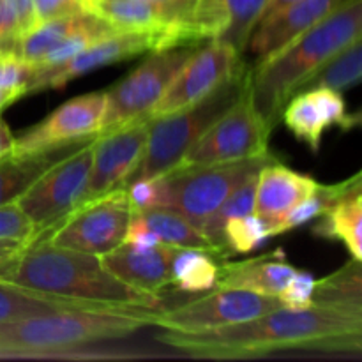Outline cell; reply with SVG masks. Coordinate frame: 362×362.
Returning <instances> with one entry per match:
<instances>
[{
    "instance_id": "cell-34",
    "label": "cell",
    "mask_w": 362,
    "mask_h": 362,
    "mask_svg": "<svg viewBox=\"0 0 362 362\" xmlns=\"http://www.w3.org/2000/svg\"><path fill=\"white\" fill-rule=\"evenodd\" d=\"M131 211L141 212L148 209H166L168 204V187L165 177L133 180L126 186Z\"/></svg>"
},
{
    "instance_id": "cell-6",
    "label": "cell",
    "mask_w": 362,
    "mask_h": 362,
    "mask_svg": "<svg viewBox=\"0 0 362 362\" xmlns=\"http://www.w3.org/2000/svg\"><path fill=\"white\" fill-rule=\"evenodd\" d=\"M276 159L278 158L274 154L265 152L255 158L173 168L163 175L168 187L166 209L179 212L194 226L202 228L237 186H240L251 173Z\"/></svg>"
},
{
    "instance_id": "cell-41",
    "label": "cell",
    "mask_w": 362,
    "mask_h": 362,
    "mask_svg": "<svg viewBox=\"0 0 362 362\" xmlns=\"http://www.w3.org/2000/svg\"><path fill=\"white\" fill-rule=\"evenodd\" d=\"M13 145H14V134L11 133L9 126L0 119V158L6 156L7 152L13 151Z\"/></svg>"
},
{
    "instance_id": "cell-16",
    "label": "cell",
    "mask_w": 362,
    "mask_h": 362,
    "mask_svg": "<svg viewBox=\"0 0 362 362\" xmlns=\"http://www.w3.org/2000/svg\"><path fill=\"white\" fill-rule=\"evenodd\" d=\"M281 119L290 133L311 152L320 151L322 136L329 127L338 126L350 131L361 122L359 113H346L341 92L325 87L306 88L293 94L283 106Z\"/></svg>"
},
{
    "instance_id": "cell-39",
    "label": "cell",
    "mask_w": 362,
    "mask_h": 362,
    "mask_svg": "<svg viewBox=\"0 0 362 362\" xmlns=\"http://www.w3.org/2000/svg\"><path fill=\"white\" fill-rule=\"evenodd\" d=\"M152 2H158L161 4V6H166L170 7V9L175 11V13L179 14L180 21H182L184 34H186L187 42H189V45H198L193 32V18L198 6V0H152Z\"/></svg>"
},
{
    "instance_id": "cell-12",
    "label": "cell",
    "mask_w": 362,
    "mask_h": 362,
    "mask_svg": "<svg viewBox=\"0 0 362 362\" xmlns=\"http://www.w3.org/2000/svg\"><path fill=\"white\" fill-rule=\"evenodd\" d=\"M247 60L226 42L212 39L197 48L161 98L141 119L154 120L194 105L235 74L246 73Z\"/></svg>"
},
{
    "instance_id": "cell-7",
    "label": "cell",
    "mask_w": 362,
    "mask_h": 362,
    "mask_svg": "<svg viewBox=\"0 0 362 362\" xmlns=\"http://www.w3.org/2000/svg\"><path fill=\"white\" fill-rule=\"evenodd\" d=\"M194 49L197 48L193 45L154 49L136 69L110 87L105 92L106 110L99 134L110 133L141 119L161 98L165 88L191 59Z\"/></svg>"
},
{
    "instance_id": "cell-13",
    "label": "cell",
    "mask_w": 362,
    "mask_h": 362,
    "mask_svg": "<svg viewBox=\"0 0 362 362\" xmlns=\"http://www.w3.org/2000/svg\"><path fill=\"white\" fill-rule=\"evenodd\" d=\"M161 49V34L151 30L115 32L85 48L73 59L49 69H37L32 74L25 95L37 94L48 88H62L74 78L98 71L105 66L122 62L145 52Z\"/></svg>"
},
{
    "instance_id": "cell-15",
    "label": "cell",
    "mask_w": 362,
    "mask_h": 362,
    "mask_svg": "<svg viewBox=\"0 0 362 362\" xmlns=\"http://www.w3.org/2000/svg\"><path fill=\"white\" fill-rule=\"evenodd\" d=\"M106 110L105 92H88L69 99L34 126L14 136L16 154L57 147L67 141L99 134Z\"/></svg>"
},
{
    "instance_id": "cell-4",
    "label": "cell",
    "mask_w": 362,
    "mask_h": 362,
    "mask_svg": "<svg viewBox=\"0 0 362 362\" xmlns=\"http://www.w3.org/2000/svg\"><path fill=\"white\" fill-rule=\"evenodd\" d=\"M362 37V0H339L317 25L269 59L247 66L246 92L255 112L271 129L283 106L331 59Z\"/></svg>"
},
{
    "instance_id": "cell-44",
    "label": "cell",
    "mask_w": 362,
    "mask_h": 362,
    "mask_svg": "<svg viewBox=\"0 0 362 362\" xmlns=\"http://www.w3.org/2000/svg\"><path fill=\"white\" fill-rule=\"evenodd\" d=\"M90 2H92V0H90Z\"/></svg>"
},
{
    "instance_id": "cell-19",
    "label": "cell",
    "mask_w": 362,
    "mask_h": 362,
    "mask_svg": "<svg viewBox=\"0 0 362 362\" xmlns=\"http://www.w3.org/2000/svg\"><path fill=\"white\" fill-rule=\"evenodd\" d=\"M98 134L67 141L57 147L42 148L35 152H7L0 158V207L14 204L23 193H27L49 168L66 159L73 152L80 151L85 145L92 144Z\"/></svg>"
},
{
    "instance_id": "cell-1",
    "label": "cell",
    "mask_w": 362,
    "mask_h": 362,
    "mask_svg": "<svg viewBox=\"0 0 362 362\" xmlns=\"http://www.w3.org/2000/svg\"><path fill=\"white\" fill-rule=\"evenodd\" d=\"M156 341L180 357L246 361L274 356L361 359L362 315L310 304L276 308L253 320L198 332L161 331Z\"/></svg>"
},
{
    "instance_id": "cell-24",
    "label": "cell",
    "mask_w": 362,
    "mask_h": 362,
    "mask_svg": "<svg viewBox=\"0 0 362 362\" xmlns=\"http://www.w3.org/2000/svg\"><path fill=\"white\" fill-rule=\"evenodd\" d=\"M311 304L362 315L361 260L352 258L341 269L322 279H315Z\"/></svg>"
},
{
    "instance_id": "cell-38",
    "label": "cell",
    "mask_w": 362,
    "mask_h": 362,
    "mask_svg": "<svg viewBox=\"0 0 362 362\" xmlns=\"http://www.w3.org/2000/svg\"><path fill=\"white\" fill-rule=\"evenodd\" d=\"M124 244H129V246L136 247V250H152V247L163 244V240L136 214H131V221L126 230Z\"/></svg>"
},
{
    "instance_id": "cell-9",
    "label": "cell",
    "mask_w": 362,
    "mask_h": 362,
    "mask_svg": "<svg viewBox=\"0 0 362 362\" xmlns=\"http://www.w3.org/2000/svg\"><path fill=\"white\" fill-rule=\"evenodd\" d=\"M131 214L127 191L120 187L76 207L55 228L34 240L101 257L124 243Z\"/></svg>"
},
{
    "instance_id": "cell-20",
    "label": "cell",
    "mask_w": 362,
    "mask_h": 362,
    "mask_svg": "<svg viewBox=\"0 0 362 362\" xmlns=\"http://www.w3.org/2000/svg\"><path fill=\"white\" fill-rule=\"evenodd\" d=\"M296 271L283 250L264 253L250 260H223L218 264L214 288H239L278 297Z\"/></svg>"
},
{
    "instance_id": "cell-23",
    "label": "cell",
    "mask_w": 362,
    "mask_h": 362,
    "mask_svg": "<svg viewBox=\"0 0 362 362\" xmlns=\"http://www.w3.org/2000/svg\"><path fill=\"white\" fill-rule=\"evenodd\" d=\"M60 310H131V308L95 306V304L78 303L64 297L46 296L9 283H0V324Z\"/></svg>"
},
{
    "instance_id": "cell-21",
    "label": "cell",
    "mask_w": 362,
    "mask_h": 362,
    "mask_svg": "<svg viewBox=\"0 0 362 362\" xmlns=\"http://www.w3.org/2000/svg\"><path fill=\"white\" fill-rule=\"evenodd\" d=\"M317 184L311 175L296 172L276 159L258 172L255 212L271 226L276 225L290 209L304 200Z\"/></svg>"
},
{
    "instance_id": "cell-40",
    "label": "cell",
    "mask_w": 362,
    "mask_h": 362,
    "mask_svg": "<svg viewBox=\"0 0 362 362\" xmlns=\"http://www.w3.org/2000/svg\"><path fill=\"white\" fill-rule=\"evenodd\" d=\"M293 2H296V0H269L267 6H265V9H264V13H262L258 25L271 21L272 18L278 16V14L281 13L283 9H286V7H288L290 4H293ZM258 25H257V27H258Z\"/></svg>"
},
{
    "instance_id": "cell-31",
    "label": "cell",
    "mask_w": 362,
    "mask_h": 362,
    "mask_svg": "<svg viewBox=\"0 0 362 362\" xmlns=\"http://www.w3.org/2000/svg\"><path fill=\"white\" fill-rule=\"evenodd\" d=\"M271 239V225L257 212L239 216L225 223L221 233L223 260L235 255H246L258 250Z\"/></svg>"
},
{
    "instance_id": "cell-22",
    "label": "cell",
    "mask_w": 362,
    "mask_h": 362,
    "mask_svg": "<svg viewBox=\"0 0 362 362\" xmlns=\"http://www.w3.org/2000/svg\"><path fill=\"white\" fill-rule=\"evenodd\" d=\"M311 232L320 239L339 240L352 258L362 262V187L350 191L327 209Z\"/></svg>"
},
{
    "instance_id": "cell-26",
    "label": "cell",
    "mask_w": 362,
    "mask_h": 362,
    "mask_svg": "<svg viewBox=\"0 0 362 362\" xmlns=\"http://www.w3.org/2000/svg\"><path fill=\"white\" fill-rule=\"evenodd\" d=\"M90 11H85V13L66 14V16L39 21L37 25H34V27L27 32V34L21 35L20 41L16 42L14 53L34 67L35 62H37L52 46H55L57 42L62 41L66 35L73 34L74 30L83 27V25L90 20Z\"/></svg>"
},
{
    "instance_id": "cell-17",
    "label": "cell",
    "mask_w": 362,
    "mask_h": 362,
    "mask_svg": "<svg viewBox=\"0 0 362 362\" xmlns=\"http://www.w3.org/2000/svg\"><path fill=\"white\" fill-rule=\"evenodd\" d=\"M338 2L339 0H296L271 21L255 28L247 41L246 55L253 57V66L269 59L327 16Z\"/></svg>"
},
{
    "instance_id": "cell-37",
    "label": "cell",
    "mask_w": 362,
    "mask_h": 362,
    "mask_svg": "<svg viewBox=\"0 0 362 362\" xmlns=\"http://www.w3.org/2000/svg\"><path fill=\"white\" fill-rule=\"evenodd\" d=\"M34 233V225L16 204L0 207V239L27 243Z\"/></svg>"
},
{
    "instance_id": "cell-27",
    "label": "cell",
    "mask_w": 362,
    "mask_h": 362,
    "mask_svg": "<svg viewBox=\"0 0 362 362\" xmlns=\"http://www.w3.org/2000/svg\"><path fill=\"white\" fill-rule=\"evenodd\" d=\"M133 214H136L163 243L172 244L175 247L207 251L216 258V251L207 237L179 212L170 211V209H148V211L133 212Z\"/></svg>"
},
{
    "instance_id": "cell-36",
    "label": "cell",
    "mask_w": 362,
    "mask_h": 362,
    "mask_svg": "<svg viewBox=\"0 0 362 362\" xmlns=\"http://www.w3.org/2000/svg\"><path fill=\"white\" fill-rule=\"evenodd\" d=\"M315 276L308 271H299L288 279L281 292L278 293V299L281 306L293 308V310H303L311 304V296H313Z\"/></svg>"
},
{
    "instance_id": "cell-8",
    "label": "cell",
    "mask_w": 362,
    "mask_h": 362,
    "mask_svg": "<svg viewBox=\"0 0 362 362\" xmlns=\"http://www.w3.org/2000/svg\"><path fill=\"white\" fill-rule=\"evenodd\" d=\"M94 141L57 163L14 202L34 225V233L27 243L55 228L81 204L90 177Z\"/></svg>"
},
{
    "instance_id": "cell-33",
    "label": "cell",
    "mask_w": 362,
    "mask_h": 362,
    "mask_svg": "<svg viewBox=\"0 0 362 362\" xmlns=\"http://www.w3.org/2000/svg\"><path fill=\"white\" fill-rule=\"evenodd\" d=\"M37 25L34 0H0V52H13L21 35Z\"/></svg>"
},
{
    "instance_id": "cell-42",
    "label": "cell",
    "mask_w": 362,
    "mask_h": 362,
    "mask_svg": "<svg viewBox=\"0 0 362 362\" xmlns=\"http://www.w3.org/2000/svg\"><path fill=\"white\" fill-rule=\"evenodd\" d=\"M25 243L21 240H11V239H0V262L7 260L9 257H13L14 253L23 247Z\"/></svg>"
},
{
    "instance_id": "cell-30",
    "label": "cell",
    "mask_w": 362,
    "mask_h": 362,
    "mask_svg": "<svg viewBox=\"0 0 362 362\" xmlns=\"http://www.w3.org/2000/svg\"><path fill=\"white\" fill-rule=\"evenodd\" d=\"M267 2L269 0H221L226 23L218 41L226 42L246 59L247 41L257 28Z\"/></svg>"
},
{
    "instance_id": "cell-25",
    "label": "cell",
    "mask_w": 362,
    "mask_h": 362,
    "mask_svg": "<svg viewBox=\"0 0 362 362\" xmlns=\"http://www.w3.org/2000/svg\"><path fill=\"white\" fill-rule=\"evenodd\" d=\"M362 187V173L357 172L356 175L349 177V179L341 180L336 184H317L313 191L308 194L304 200L293 209H290L276 225L271 226V237L283 235V233L296 230L299 226L306 225V223L313 221V219L320 218L331 205H334L339 198L349 194L350 191Z\"/></svg>"
},
{
    "instance_id": "cell-29",
    "label": "cell",
    "mask_w": 362,
    "mask_h": 362,
    "mask_svg": "<svg viewBox=\"0 0 362 362\" xmlns=\"http://www.w3.org/2000/svg\"><path fill=\"white\" fill-rule=\"evenodd\" d=\"M362 78V37L356 39L345 48L332 55L306 83L300 90L306 88L325 87L332 90H346L361 81ZM299 90V92H300Z\"/></svg>"
},
{
    "instance_id": "cell-3",
    "label": "cell",
    "mask_w": 362,
    "mask_h": 362,
    "mask_svg": "<svg viewBox=\"0 0 362 362\" xmlns=\"http://www.w3.org/2000/svg\"><path fill=\"white\" fill-rule=\"evenodd\" d=\"M0 283L110 308H159L161 297L120 281L98 255L53 246L45 240L23 244L0 262Z\"/></svg>"
},
{
    "instance_id": "cell-2",
    "label": "cell",
    "mask_w": 362,
    "mask_h": 362,
    "mask_svg": "<svg viewBox=\"0 0 362 362\" xmlns=\"http://www.w3.org/2000/svg\"><path fill=\"white\" fill-rule=\"evenodd\" d=\"M159 308L60 310L0 324V361H152L177 354L112 345L154 327Z\"/></svg>"
},
{
    "instance_id": "cell-35",
    "label": "cell",
    "mask_w": 362,
    "mask_h": 362,
    "mask_svg": "<svg viewBox=\"0 0 362 362\" xmlns=\"http://www.w3.org/2000/svg\"><path fill=\"white\" fill-rule=\"evenodd\" d=\"M34 67L13 52H0V88L23 98L25 88L34 74Z\"/></svg>"
},
{
    "instance_id": "cell-18",
    "label": "cell",
    "mask_w": 362,
    "mask_h": 362,
    "mask_svg": "<svg viewBox=\"0 0 362 362\" xmlns=\"http://www.w3.org/2000/svg\"><path fill=\"white\" fill-rule=\"evenodd\" d=\"M177 250L179 247L166 243L152 250H136L122 243L99 258L103 265L126 285L159 296L161 290L170 285L172 262Z\"/></svg>"
},
{
    "instance_id": "cell-11",
    "label": "cell",
    "mask_w": 362,
    "mask_h": 362,
    "mask_svg": "<svg viewBox=\"0 0 362 362\" xmlns=\"http://www.w3.org/2000/svg\"><path fill=\"white\" fill-rule=\"evenodd\" d=\"M281 308L278 297L239 288H214L198 299L163 310L154 315V327L161 331L198 332L253 320Z\"/></svg>"
},
{
    "instance_id": "cell-5",
    "label": "cell",
    "mask_w": 362,
    "mask_h": 362,
    "mask_svg": "<svg viewBox=\"0 0 362 362\" xmlns=\"http://www.w3.org/2000/svg\"><path fill=\"white\" fill-rule=\"evenodd\" d=\"M244 87L246 73L235 74L194 105L151 120L144 156L127 184L172 172L191 145L239 99Z\"/></svg>"
},
{
    "instance_id": "cell-14",
    "label": "cell",
    "mask_w": 362,
    "mask_h": 362,
    "mask_svg": "<svg viewBox=\"0 0 362 362\" xmlns=\"http://www.w3.org/2000/svg\"><path fill=\"white\" fill-rule=\"evenodd\" d=\"M148 124V120L136 119L119 129L98 134L94 141L90 177L80 205L95 200L110 191L126 187L144 156Z\"/></svg>"
},
{
    "instance_id": "cell-10",
    "label": "cell",
    "mask_w": 362,
    "mask_h": 362,
    "mask_svg": "<svg viewBox=\"0 0 362 362\" xmlns=\"http://www.w3.org/2000/svg\"><path fill=\"white\" fill-rule=\"evenodd\" d=\"M272 129L255 112L246 87L235 103L191 145L175 168L255 158L269 152Z\"/></svg>"
},
{
    "instance_id": "cell-32",
    "label": "cell",
    "mask_w": 362,
    "mask_h": 362,
    "mask_svg": "<svg viewBox=\"0 0 362 362\" xmlns=\"http://www.w3.org/2000/svg\"><path fill=\"white\" fill-rule=\"evenodd\" d=\"M115 32L119 30H115V28H113L112 25L106 23L103 18H99L98 14L92 13L90 20H88L83 27L74 30L73 34L66 35L62 41H59L55 46H52V48L35 62L34 69H49V67L60 66V64L67 62V60L73 59V57L78 55L80 52H83L85 48L94 45L95 41L108 37V35L115 34Z\"/></svg>"
},
{
    "instance_id": "cell-28",
    "label": "cell",
    "mask_w": 362,
    "mask_h": 362,
    "mask_svg": "<svg viewBox=\"0 0 362 362\" xmlns=\"http://www.w3.org/2000/svg\"><path fill=\"white\" fill-rule=\"evenodd\" d=\"M218 258L207 251L179 247L172 262L170 285L177 286L180 292L200 293L214 288L218 276Z\"/></svg>"
},
{
    "instance_id": "cell-43",
    "label": "cell",
    "mask_w": 362,
    "mask_h": 362,
    "mask_svg": "<svg viewBox=\"0 0 362 362\" xmlns=\"http://www.w3.org/2000/svg\"><path fill=\"white\" fill-rule=\"evenodd\" d=\"M14 101H18L16 94H13V92L0 88V112H2L6 106H9L11 103H14Z\"/></svg>"
}]
</instances>
